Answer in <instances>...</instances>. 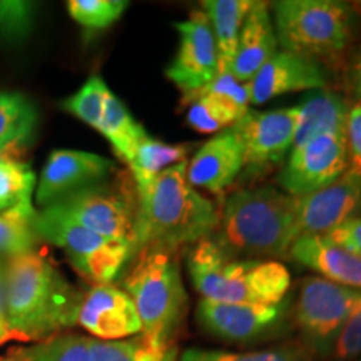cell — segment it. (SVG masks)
<instances>
[{"mask_svg":"<svg viewBox=\"0 0 361 361\" xmlns=\"http://www.w3.org/2000/svg\"><path fill=\"white\" fill-rule=\"evenodd\" d=\"M188 161L171 166L137 191L134 251L194 246L211 238L219 224L214 202L202 196L188 180Z\"/></svg>","mask_w":361,"mask_h":361,"instance_id":"cell-1","label":"cell"},{"mask_svg":"<svg viewBox=\"0 0 361 361\" xmlns=\"http://www.w3.org/2000/svg\"><path fill=\"white\" fill-rule=\"evenodd\" d=\"M8 326L19 341L49 340L78 324L82 296L39 252L12 256L4 274Z\"/></svg>","mask_w":361,"mask_h":361,"instance_id":"cell-2","label":"cell"},{"mask_svg":"<svg viewBox=\"0 0 361 361\" xmlns=\"http://www.w3.org/2000/svg\"><path fill=\"white\" fill-rule=\"evenodd\" d=\"M211 239L231 258H288L298 241L296 197L271 186L236 191L226 200Z\"/></svg>","mask_w":361,"mask_h":361,"instance_id":"cell-3","label":"cell"},{"mask_svg":"<svg viewBox=\"0 0 361 361\" xmlns=\"http://www.w3.org/2000/svg\"><path fill=\"white\" fill-rule=\"evenodd\" d=\"M188 269L202 300L219 303L278 305L291 288L290 271L283 263L231 258L211 238L189 251Z\"/></svg>","mask_w":361,"mask_h":361,"instance_id":"cell-4","label":"cell"},{"mask_svg":"<svg viewBox=\"0 0 361 361\" xmlns=\"http://www.w3.org/2000/svg\"><path fill=\"white\" fill-rule=\"evenodd\" d=\"M124 279L126 293L134 301L141 319V336L151 345H173V336L183 322L188 295L174 252L142 250Z\"/></svg>","mask_w":361,"mask_h":361,"instance_id":"cell-5","label":"cell"},{"mask_svg":"<svg viewBox=\"0 0 361 361\" xmlns=\"http://www.w3.org/2000/svg\"><path fill=\"white\" fill-rule=\"evenodd\" d=\"M271 12L281 51L318 62L340 56L353 35V8L338 0H279Z\"/></svg>","mask_w":361,"mask_h":361,"instance_id":"cell-6","label":"cell"},{"mask_svg":"<svg viewBox=\"0 0 361 361\" xmlns=\"http://www.w3.org/2000/svg\"><path fill=\"white\" fill-rule=\"evenodd\" d=\"M30 229L35 238L62 247L74 269L96 286L111 284L133 259L130 246L90 231L54 206L35 213Z\"/></svg>","mask_w":361,"mask_h":361,"instance_id":"cell-7","label":"cell"},{"mask_svg":"<svg viewBox=\"0 0 361 361\" xmlns=\"http://www.w3.org/2000/svg\"><path fill=\"white\" fill-rule=\"evenodd\" d=\"M360 301V291L319 276L305 278L291 314L306 351L329 358L343 326Z\"/></svg>","mask_w":361,"mask_h":361,"instance_id":"cell-8","label":"cell"},{"mask_svg":"<svg viewBox=\"0 0 361 361\" xmlns=\"http://www.w3.org/2000/svg\"><path fill=\"white\" fill-rule=\"evenodd\" d=\"M82 224L90 231L111 241L123 243L134 251L135 218H137V188L128 180L109 183L104 180L96 186L67 196L51 204Z\"/></svg>","mask_w":361,"mask_h":361,"instance_id":"cell-9","label":"cell"},{"mask_svg":"<svg viewBox=\"0 0 361 361\" xmlns=\"http://www.w3.org/2000/svg\"><path fill=\"white\" fill-rule=\"evenodd\" d=\"M290 298L278 305H239L202 300L197 303L196 322L216 340L233 345H255L286 335L291 314Z\"/></svg>","mask_w":361,"mask_h":361,"instance_id":"cell-10","label":"cell"},{"mask_svg":"<svg viewBox=\"0 0 361 361\" xmlns=\"http://www.w3.org/2000/svg\"><path fill=\"white\" fill-rule=\"evenodd\" d=\"M346 171L345 133L322 134L291 149L278 174V184L290 196H306L335 183Z\"/></svg>","mask_w":361,"mask_h":361,"instance_id":"cell-11","label":"cell"},{"mask_svg":"<svg viewBox=\"0 0 361 361\" xmlns=\"http://www.w3.org/2000/svg\"><path fill=\"white\" fill-rule=\"evenodd\" d=\"M174 29L179 32V49L166 69V78L186 99L219 74L218 47L204 11H194L186 20L174 24Z\"/></svg>","mask_w":361,"mask_h":361,"instance_id":"cell-12","label":"cell"},{"mask_svg":"<svg viewBox=\"0 0 361 361\" xmlns=\"http://www.w3.org/2000/svg\"><path fill=\"white\" fill-rule=\"evenodd\" d=\"M295 197L298 239L326 236L361 211V174L348 169L329 186Z\"/></svg>","mask_w":361,"mask_h":361,"instance_id":"cell-13","label":"cell"},{"mask_svg":"<svg viewBox=\"0 0 361 361\" xmlns=\"http://www.w3.org/2000/svg\"><path fill=\"white\" fill-rule=\"evenodd\" d=\"M296 117V107L263 112L247 111L233 126L245 147L246 166L259 169L284 161L295 141Z\"/></svg>","mask_w":361,"mask_h":361,"instance_id":"cell-14","label":"cell"},{"mask_svg":"<svg viewBox=\"0 0 361 361\" xmlns=\"http://www.w3.org/2000/svg\"><path fill=\"white\" fill-rule=\"evenodd\" d=\"M114 162L94 152L59 149L45 162L37 188V202L47 207L67 196L101 184L112 174Z\"/></svg>","mask_w":361,"mask_h":361,"instance_id":"cell-15","label":"cell"},{"mask_svg":"<svg viewBox=\"0 0 361 361\" xmlns=\"http://www.w3.org/2000/svg\"><path fill=\"white\" fill-rule=\"evenodd\" d=\"M186 121L197 133H221L233 128L250 111V85L241 82L231 71L219 72L211 84L184 99Z\"/></svg>","mask_w":361,"mask_h":361,"instance_id":"cell-16","label":"cell"},{"mask_svg":"<svg viewBox=\"0 0 361 361\" xmlns=\"http://www.w3.org/2000/svg\"><path fill=\"white\" fill-rule=\"evenodd\" d=\"M78 324L101 341H121L141 335V319L134 301L112 284L94 286L85 293L78 311Z\"/></svg>","mask_w":361,"mask_h":361,"instance_id":"cell-17","label":"cell"},{"mask_svg":"<svg viewBox=\"0 0 361 361\" xmlns=\"http://www.w3.org/2000/svg\"><path fill=\"white\" fill-rule=\"evenodd\" d=\"M326 71L318 61L288 51H278L247 82L251 104L258 106L283 94L326 89Z\"/></svg>","mask_w":361,"mask_h":361,"instance_id":"cell-18","label":"cell"},{"mask_svg":"<svg viewBox=\"0 0 361 361\" xmlns=\"http://www.w3.org/2000/svg\"><path fill=\"white\" fill-rule=\"evenodd\" d=\"M245 147L233 128L221 130L188 162V180L196 189L223 194L245 169Z\"/></svg>","mask_w":361,"mask_h":361,"instance_id":"cell-19","label":"cell"},{"mask_svg":"<svg viewBox=\"0 0 361 361\" xmlns=\"http://www.w3.org/2000/svg\"><path fill=\"white\" fill-rule=\"evenodd\" d=\"M288 258L305 266L319 278L361 293V258L328 236L300 238Z\"/></svg>","mask_w":361,"mask_h":361,"instance_id":"cell-20","label":"cell"},{"mask_svg":"<svg viewBox=\"0 0 361 361\" xmlns=\"http://www.w3.org/2000/svg\"><path fill=\"white\" fill-rule=\"evenodd\" d=\"M278 39L268 2H252L243 24L231 72L241 82L250 80L278 52Z\"/></svg>","mask_w":361,"mask_h":361,"instance_id":"cell-21","label":"cell"},{"mask_svg":"<svg viewBox=\"0 0 361 361\" xmlns=\"http://www.w3.org/2000/svg\"><path fill=\"white\" fill-rule=\"evenodd\" d=\"M296 109L298 117L293 147L311 141L316 135L345 133L350 104L333 90H311L308 96H305L303 102L296 106Z\"/></svg>","mask_w":361,"mask_h":361,"instance_id":"cell-22","label":"cell"},{"mask_svg":"<svg viewBox=\"0 0 361 361\" xmlns=\"http://www.w3.org/2000/svg\"><path fill=\"white\" fill-rule=\"evenodd\" d=\"M251 0H206L202 11L209 19L219 56V72L231 71L243 24L251 8Z\"/></svg>","mask_w":361,"mask_h":361,"instance_id":"cell-23","label":"cell"},{"mask_svg":"<svg viewBox=\"0 0 361 361\" xmlns=\"http://www.w3.org/2000/svg\"><path fill=\"white\" fill-rule=\"evenodd\" d=\"M34 184V171L24 162H0V211L8 218L30 226L35 216L30 202Z\"/></svg>","mask_w":361,"mask_h":361,"instance_id":"cell-24","label":"cell"},{"mask_svg":"<svg viewBox=\"0 0 361 361\" xmlns=\"http://www.w3.org/2000/svg\"><path fill=\"white\" fill-rule=\"evenodd\" d=\"M189 146L186 144H168L146 135L137 147L134 149L130 159L126 162L129 166L135 188L144 189L154 180L161 173L171 166L186 161Z\"/></svg>","mask_w":361,"mask_h":361,"instance_id":"cell-25","label":"cell"},{"mask_svg":"<svg viewBox=\"0 0 361 361\" xmlns=\"http://www.w3.org/2000/svg\"><path fill=\"white\" fill-rule=\"evenodd\" d=\"M97 130H101L104 137L111 142L116 154L124 162L130 159L134 149L147 135L123 101H119L112 92H109L106 104H104L102 119Z\"/></svg>","mask_w":361,"mask_h":361,"instance_id":"cell-26","label":"cell"},{"mask_svg":"<svg viewBox=\"0 0 361 361\" xmlns=\"http://www.w3.org/2000/svg\"><path fill=\"white\" fill-rule=\"evenodd\" d=\"M92 361H179L173 345H151L141 336L135 340H90Z\"/></svg>","mask_w":361,"mask_h":361,"instance_id":"cell-27","label":"cell"},{"mask_svg":"<svg viewBox=\"0 0 361 361\" xmlns=\"http://www.w3.org/2000/svg\"><path fill=\"white\" fill-rule=\"evenodd\" d=\"M20 361H92L90 338L61 335L44 340L27 348L11 350Z\"/></svg>","mask_w":361,"mask_h":361,"instance_id":"cell-28","label":"cell"},{"mask_svg":"<svg viewBox=\"0 0 361 361\" xmlns=\"http://www.w3.org/2000/svg\"><path fill=\"white\" fill-rule=\"evenodd\" d=\"M37 123L34 104L22 94H0V144L24 142Z\"/></svg>","mask_w":361,"mask_h":361,"instance_id":"cell-29","label":"cell"},{"mask_svg":"<svg viewBox=\"0 0 361 361\" xmlns=\"http://www.w3.org/2000/svg\"><path fill=\"white\" fill-rule=\"evenodd\" d=\"M179 361H308V351L300 346H274L258 351H226L189 348L183 351Z\"/></svg>","mask_w":361,"mask_h":361,"instance_id":"cell-30","label":"cell"},{"mask_svg":"<svg viewBox=\"0 0 361 361\" xmlns=\"http://www.w3.org/2000/svg\"><path fill=\"white\" fill-rule=\"evenodd\" d=\"M109 92L111 90L101 75H92L74 96H71L62 102V107L67 112H71L72 116L82 121V123L89 124L90 128L99 129L104 112V104H106Z\"/></svg>","mask_w":361,"mask_h":361,"instance_id":"cell-31","label":"cell"},{"mask_svg":"<svg viewBox=\"0 0 361 361\" xmlns=\"http://www.w3.org/2000/svg\"><path fill=\"white\" fill-rule=\"evenodd\" d=\"M129 2L124 0H71V17L89 30H101L121 19Z\"/></svg>","mask_w":361,"mask_h":361,"instance_id":"cell-32","label":"cell"},{"mask_svg":"<svg viewBox=\"0 0 361 361\" xmlns=\"http://www.w3.org/2000/svg\"><path fill=\"white\" fill-rule=\"evenodd\" d=\"M34 6L29 2H0V40L17 44L30 32Z\"/></svg>","mask_w":361,"mask_h":361,"instance_id":"cell-33","label":"cell"},{"mask_svg":"<svg viewBox=\"0 0 361 361\" xmlns=\"http://www.w3.org/2000/svg\"><path fill=\"white\" fill-rule=\"evenodd\" d=\"M35 236L29 224L20 221L0 216V255L19 256L25 252H32Z\"/></svg>","mask_w":361,"mask_h":361,"instance_id":"cell-34","label":"cell"},{"mask_svg":"<svg viewBox=\"0 0 361 361\" xmlns=\"http://www.w3.org/2000/svg\"><path fill=\"white\" fill-rule=\"evenodd\" d=\"M361 356V301L343 326L335 343L331 358L336 361H353Z\"/></svg>","mask_w":361,"mask_h":361,"instance_id":"cell-35","label":"cell"},{"mask_svg":"<svg viewBox=\"0 0 361 361\" xmlns=\"http://www.w3.org/2000/svg\"><path fill=\"white\" fill-rule=\"evenodd\" d=\"M346 152H348V169L361 174V101L350 106L345 124Z\"/></svg>","mask_w":361,"mask_h":361,"instance_id":"cell-36","label":"cell"},{"mask_svg":"<svg viewBox=\"0 0 361 361\" xmlns=\"http://www.w3.org/2000/svg\"><path fill=\"white\" fill-rule=\"evenodd\" d=\"M326 236L361 258V216L348 219Z\"/></svg>","mask_w":361,"mask_h":361,"instance_id":"cell-37","label":"cell"},{"mask_svg":"<svg viewBox=\"0 0 361 361\" xmlns=\"http://www.w3.org/2000/svg\"><path fill=\"white\" fill-rule=\"evenodd\" d=\"M11 340L19 341V338L16 336V333L12 331L7 322L6 298H4V273H2V266H0V345H4V343Z\"/></svg>","mask_w":361,"mask_h":361,"instance_id":"cell-38","label":"cell"},{"mask_svg":"<svg viewBox=\"0 0 361 361\" xmlns=\"http://www.w3.org/2000/svg\"><path fill=\"white\" fill-rule=\"evenodd\" d=\"M20 142H8V144H0V162L6 161H17L16 157L19 154Z\"/></svg>","mask_w":361,"mask_h":361,"instance_id":"cell-39","label":"cell"},{"mask_svg":"<svg viewBox=\"0 0 361 361\" xmlns=\"http://www.w3.org/2000/svg\"><path fill=\"white\" fill-rule=\"evenodd\" d=\"M353 84H355V90L356 94L361 97V52L356 57L355 67H353Z\"/></svg>","mask_w":361,"mask_h":361,"instance_id":"cell-40","label":"cell"},{"mask_svg":"<svg viewBox=\"0 0 361 361\" xmlns=\"http://www.w3.org/2000/svg\"><path fill=\"white\" fill-rule=\"evenodd\" d=\"M0 361H20V360H17L16 356H13L11 351H8L7 356H0Z\"/></svg>","mask_w":361,"mask_h":361,"instance_id":"cell-41","label":"cell"},{"mask_svg":"<svg viewBox=\"0 0 361 361\" xmlns=\"http://www.w3.org/2000/svg\"><path fill=\"white\" fill-rule=\"evenodd\" d=\"M353 361H361V356H360V358H356V360H353Z\"/></svg>","mask_w":361,"mask_h":361,"instance_id":"cell-42","label":"cell"}]
</instances>
